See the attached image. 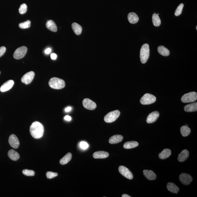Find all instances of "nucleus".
<instances>
[{
  "label": "nucleus",
  "mask_w": 197,
  "mask_h": 197,
  "mask_svg": "<svg viewBox=\"0 0 197 197\" xmlns=\"http://www.w3.org/2000/svg\"><path fill=\"white\" fill-rule=\"evenodd\" d=\"M189 156V152L188 150L185 149L179 154L178 157V160L179 162H183L185 161L188 159Z\"/></svg>",
  "instance_id": "17"
},
{
  "label": "nucleus",
  "mask_w": 197,
  "mask_h": 197,
  "mask_svg": "<svg viewBox=\"0 0 197 197\" xmlns=\"http://www.w3.org/2000/svg\"><path fill=\"white\" fill-rule=\"evenodd\" d=\"M46 26L49 30L53 32H56L57 30V26L55 23L52 20H49L47 22Z\"/></svg>",
  "instance_id": "21"
},
{
  "label": "nucleus",
  "mask_w": 197,
  "mask_h": 197,
  "mask_svg": "<svg viewBox=\"0 0 197 197\" xmlns=\"http://www.w3.org/2000/svg\"><path fill=\"white\" fill-rule=\"evenodd\" d=\"M51 58L53 60H55L57 58V55L55 53H52L50 55Z\"/></svg>",
  "instance_id": "38"
},
{
  "label": "nucleus",
  "mask_w": 197,
  "mask_h": 197,
  "mask_svg": "<svg viewBox=\"0 0 197 197\" xmlns=\"http://www.w3.org/2000/svg\"><path fill=\"white\" fill-rule=\"evenodd\" d=\"M139 143L136 141H128L124 143V147L126 149H131L139 146Z\"/></svg>",
  "instance_id": "26"
},
{
  "label": "nucleus",
  "mask_w": 197,
  "mask_h": 197,
  "mask_svg": "<svg viewBox=\"0 0 197 197\" xmlns=\"http://www.w3.org/2000/svg\"><path fill=\"white\" fill-rule=\"evenodd\" d=\"M191 129L188 126H183L180 128V132L182 136L186 137L190 135L191 133Z\"/></svg>",
  "instance_id": "29"
},
{
  "label": "nucleus",
  "mask_w": 197,
  "mask_h": 197,
  "mask_svg": "<svg viewBox=\"0 0 197 197\" xmlns=\"http://www.w3.org/2000/svg\"><path fill=\"white\" fill-rule=\"evenodd\" d=\"M171 155V150L168 149H165L159 154V157L161 159H164L169 157Z\"/></svg>",
  "instance_id": "23"
},
{
  "label": "nucleus",
  "mask_w": 197,
  "mask_h": 197,
  "mask_svg": "<svg viewBox=\"0 0 197 197\" xmlns=\"http://www.w3.org/2000/svg\"><path fill=\"white\" fill-rule=\"evenodd\" d=\"M30 26L31 21L29 20H27L25 22L21 23L19 25V27L22 29H27V28H30Z\"/></svg>",
  "instance_id": "31"
},
{
  "label": "nucleus",
  "mask_w": 197,
  "mask_h": 197,
  "mask_svg": "<svg viewBox=\"0 0 197 197\" xmlns=\"http://www.w3.org/2000/svg\"><path fill=\"white\" fill-rule=\"evenodd\" d=\"M80 147L83 149H86L88 147V143L85 142H81L80 143Z\"/></svg>",
  "instance_id": "36"
},
{
  "label": "nucleus",
  "mask_w": 197,
  "mask_h": 197,
  "mask_svg": "<svg viewBox=\"0 0 197 197\" xmlns=\"http://www.w3.org/2000/svg\"><path fill=\"white\" fill-rule=\"evenodd\" d=\"M179 180L183 184L188 185L192 181L193 178L189 174L182 173L180 175Z\"/></svg>",
  "instance_id": "9"
},
{
  "label": "nucleus",
  "mask_w": 197,
  "mask_h": 197,
  "mask_svg": "<svg viewBox=\"0 0 197 197\" xmlns=\"http://www.w3.org/2000/svg\"><path fill=\"white\" fill-rule=\"evenodd\" d=\"M122 197H131L130 196L127 195V194H123L122 195Z\"/></svg>",
  "instance_id": "42"
},
{
  "label": "nucleus",
  "mask_w": 197,
  "mask_h": 197,
  "mask_svg": "<svg viewBox=\"0 0 197 197\" xmlns=\"http://www.w3.org/2000/svg\"><path fill=\"white\" fill-rule=\"evenodd\" d=\"M6 51V48L5 46H2L0 47V57L2 56L5 53Z\"/></svg>",
  "instance_id": "37"
},
{
  "label": "nucleus",
  "mask_w": 197,
  "mask_h": 197,
  "mask_svg": "<svg viewBox=\"0 0 197 197\" xmlns=\"http://www.w3.org/2000/svg\"><path fill=\"white\" fill-rule=\"evenodd\" d=\"M35 73L34 72L30 71L25 74L21 78V81L24 83L28 85L30 84L34 78Z\"/></svg>",
  "instance_id": "10"
},
{
  "label": "nucleus",
  "mask_w": 197,
  "mask_h": 197,
  "mask_svg": "<svg viewBox=\"0 0 197 197\" xmlns=\"http://www.w3.org/2000/svg\"><path fill=\"white\" fill-rule=\"evenodd\" d=\"M94 158L96 159H103L108 158L109 156L108 153L105 151H97L93 154Z\"/></svg>",
  "instance_id": "15"
},
{
  "label": "nucleus",
  "mask_w": 197,
  "mask_h": 197,
  "mask_svg": "<svg viewBox=\"0 0 197 197\" xmlns=\"http://www.w3.org/2000/svg\"><path fill=\"white\" fill-rule=\"evenodd\" d=\"M123 139V136L120 135H113L110 138L109 142L112 144H116L121 142Z\"/></svg>",
  "instance_id": "18"
},
{
  "label": "nucleus",
  "mask_w": 197,
  "mask_h": 197,
  "mask_svg": "<svg viewBox=\"0 0 197 197\" xmlns=\"http://www.w3.org/2000/svg\"><path fill=\"white\" fill-rule=\"evenodd\" d=\"M44 129L42 124L38 122H34L31 125V135L34 139H40L43 135Z\"/></svg>",
  "instance_id": "1"
},
{
  "label": "nucleus",
  "mask_w": 197,
  "mask_h": 197,
  "mask_svg": "<svg viewBox=\"0 0 197 197\" xmlns=\"http://www.w3.org/2000/svg\"><path fill=\"white\" fill-rule=\"evenodd\" d=\"M0 73H1V72H0Z\"/></svg>",
  "instance_id": "45"
},
{
  "label": "nucleus",
  "mask_w": 197,
  "mask_h": 197,
  "mask_svg": "<svg viewBox=\"0 0 197 197\" xmlns=\"http://www.w3.org/2000/svg\"><path fill=\"white\" fill-rule=\"evenodd\" d=\"M158 51L161 55L164 56H167L170 54L169 50L165 47L163 46H159L158 48Z\"/></svg>",
  "instance_id": "28"
},
{
  "label": "nucleus",
  "mask_w": 197,
  "mask_h": 197,
  "mask_svg": "<svg viewBox=\"0 0 197 197\" xmlns=\"http://www.w3.org/2000/svg\"><path fill=\"white\" fill-rule=\"evenodd\" d=\"M159 116V114L157 111L153 112L147 116V122L148 124H152L157 120Z\"/></svg>",
  "instance_id": "13"
},
{
  "label": "nucleus",
  "mask_w": 197,
  "mask_h": 197,
  "mask_svg": "<svg viewBox=\"0 0 197 197\" xmlns=\"http://www.w3.org/2000/svg\"><path fill=\"white\" fill-rule=\"evenodd\" d=\"M28 51V48L25 46H22L16 49L15 51L14 55V58L19 60L22 58L26 54Z\"/></svg>",
  "instance_id": "7"
},
{
  "label": "nucleus",
  "mask_w": 197,
  "mask_h": 197,
  "mask_svg": "<svg viewBox=\"0 0 197 197\" xmlns=\"http://www.w3.org/2000/svg\"><path fill=\"white\" fill-rule=\"evenodd\" d=\"M184 6V4L181 3L178 6L175 12V16H178L182 14Z\"/></svg>",
  "instance_id": "33"
},
{
  "label": "nucleus",
  "mask_w": 197,
  "mask_h": 197,
  "mask_svg": "<svg viewBox=\"0 0 197 197\" xmlns=\"http://www.w3.org/2000/svg\"><path fill=\"white\" fill-rule=\"evenodd\" d=\"M197 100V93L196 92H192L186 93L182 96L181 100L184 103L192 102Z\"/></svg>",
  "instance_id": "6"
},
{
  "label": "nucleus",
  "mask_w": 197,
  "mask_h": 197,
  "mask_svg": "<svg viewBox=\"0 0 197 197\" xmlns=\"http://www.w3.org/2000/svg\"><path fill=\"white\" fill-rule=\"evenodd\" d=\"M186 126H188V124H186L185 125Z\"/></svg>",
  "instance_id": "43"
},
{
  "label": "nucleus",
  "mask_w": 197,
  "mask_h": 197,
  "mask_svg": "<svg viewBox=\"0 0 197 197\" xmlns=\"http://www.w3.org/2000/svg\"><path fill=\"white\" fill-rule=\"evenodd\" d=\"M149 55V45L147 44H143L141 49L140 52V60L142 63L145 64L147 62Z\"/></svg>",
  "instance_id": "3"
},
{
  "label": "nucleus",
  "mask_w": 197,
  "mask_h": 197,
  "mask_svg": "<svg viewBox=\"0 0 197 197\" xmlns=\"http://www.w3.org/2000/svg\"><path fill=\"white\" fill-rule=\"evenodd\" d=\"M167 188L169 191L173 193L177 194L179 191V188L172 183H169L167 185Z\"/></svg>",
  "instance_id": "22"
},
{
  "label": "nucleus",
  "mask_w": 197,
  "mask_h": 197,
  "mask_svg": "<svg viewBox=\"0 0 197 197\" xmlns=\"http://www.w3.org/2000/svg\"><path fill=\"white\" fill-rule=\"evenodd\" d=\"M9 142L11 147L14 149H17L19 145V142L15 135L12 134L9 138Z\"/></svg>",
  "instance_id": "12"
},
{
  "label": "nucleus",
  "mask_w": 197,
  "mask_h": 197,
  "mask_svg": "<svg viewBox=\"0 0 197 197\" xmlns=\"http://www.w3.org/2000/svg\"><path fill=\"white\" fill-rule=\"evenodd\" d=\"M64 120L67 121H70L71 120L72 118L70 116H65L64 118Z\"/></svg>",
  "instance_id": "39"
},
{
  "label": "nucleus",
  "mask_w": 197,
  "mask_h": 197,
  "mask_svg": "<svg viewBox=\"0 0 197 197\" xmlns=\"http://www.w3.org/2000/svg\"><path fill=\"white\" fill-rule=\"evenodd\" d=\"M196 30H197V26H196Z\"/></svg>",
  "instance_id": "44"
},
{
  "label": "nucleus",
  "mask_w": 197,
  "mask_h": 197,
  "mask_svg": "<svg viewBox=\"0 0 197 197\" xmlns=\"http://www.w3.org/2000/svg\"><path fill=\"white\" fill-rule=\"evenodd\" d=\"M52 49L50 48H48L45 50V52L46 54H49L51 52Z\"/></svg>",
  "instance_id": "40"
},
{
  "label": "nucleus",
  "mask_w": 197,
  "mask_h": 197,
  "mask_svg": "<svg viewBox=\"0 0 197 197\" xmlns=\"http://www.w3.org/2000/svg\"><path fill=\"white\" fill-rule=\"evenodd\" d=\"M8 155L9 157L13 161H17L19 158V155L18 153L13 149L10 150L9 151Z\"/></svg>",
  "instance_id": "24"
},
{
  "label": "nucleus",
  "mask_w": 197,
  "mask_h": 197,
  "mask_svg": "<svg viewBox=\"0 0 197 197\" xmlns=\"http://www.w3.org/2000/svg\"><path fill=\"white\" fill-rule=\"evenodd\" d=\"M185 111L187 112H193L197 111V103L195 102L188 104L184 107Z\"/></svg>",
  "instance_id": "19"
},
{
  "label": "nucleus",
  "mask_w": 197,
  "mask_h": 197,
  "mask_svg": "<svg viewBox=\"0 0 197 197\" xmlns=\"http://www.w3.org/2000/svg\"><path fill=\"white\" fill-rule=\"evenodd\" d=\"M72 158V155L71 153H68L66 155H65L60 160V164L64 165L66 164L67 163H69L71 159Z\"/></svg>",
  "instance_id": "27"
},
{
  "label": "nucleus",
  "mask_w": 197,
  "mask_h": 197,
  "mask_svg": "<svg viewBox=\"0 0 197 197\" xmlns=\"http://www.w3.org/2000/svg\"><path fill=\"white\" fill-rule=\"evenodd\" d=\"M152 21L154 26L158 27L160 26L161 24V21L157 14L154 13L152 16Z\"/></svg>",
  "instance_id": "30"
},
{
  "label": "nucleus",
  "mask_w": 197,
  "mask_h": 197,
  "mask_svg": "<svg viewBox=\"0 0 197 197\" xmlns=\"http://www.w3.org/2000/svg\"><path fill=\"white\" fill-rule=\"evenodd\" d=\"M83 106L84 108L89 110H94L96 108V103L88 98L84 99L83 101Z\"/></svg>",
  "instance_id": "11"
},
{
  "label": "nucleus",
  "mask_w": 197,
  "mask_h": 197,
  "mask_svg": "<svg viewBox=\"0 0 197 197\" xmlns=\"http://www.w3.org/2000/svg\"><path fill=\"white\" fill-rule=\"evenodd\" d=\"M156 100V98L153 95L147 93L145 94L141 99V104L143 105H149L153 104Z\"/></svg>",
  "instance_id": "5"
},
{
  "label": "nucleus",
  "mask_w": 197,
  "mask_h": 197,
  "mask_svg": "<svg viewBox=\"0 0 197 197\" xmlns=\"http://www.w3.org/2000/svg\"><path fill=\"white\" fill-rule=\"evenodd\" d=\"M14 84V81L13 80H8L1 86L0 88V91L2 92L7 91L11 89Z\"/></svg>",
  "instance_id": "14"
},
{
  "label": "nucleus",
  "mask_w": 197,
  "mask_h": 197,
  "mask_svg": "<svg viewBox=\"0 0 197 197\" xmlns=\"http://www.w3.org/2000/svg\"><path fill=\"white\" fill-rule=\"evenodd\" d=\"M27 11V6L26 4L25 3L22 4L19 9V12L21 14H25Z\"/></svg>",
  "instance_id": "32"
},
{
  "label": "nucleus",
  "mask_w": 197,
  "mask_h": 197,
  "mask_svg": "<svg viewBox=\"0 0 197 197\" xmlns=\"http://www.w3.org/2000/svg\"><path fill=\"white\" fill-rule=\"evenodd\" d=\"M22 173L24 175L28 176H34L35 175V172L33 170L24 169L22 171Z\"/></svg>",
  "instance_id": "34"
},
{
  "label": "nucleus",
  "mask_w": 197,
  "mask_h": 197,
  "mask_svg": "<svg viewBox=\"0 0 197 197\" xmlns=\"http://www.w3.org/2000/svg\"><path fill=\"white\" fill-rule=\"evenodd\" d=\"M119 171L123 176L130 180L133 179V175L131 171L126 167L124 166H120L119 167Z\"/></svg>",
  "instance_id": "8"
},
{
  "label": "nucleus",
  "mask_w": 197,
  "mask_h": 197,
  "mask_svg": "<svg viewBox=\"0 0 197 197\" xmlns=\"http://www.w3.org/2000/svg\"><path fill=\"white\" fill-rule=\"evenodd\" d=\"M120 115V111L116 110L108 113L104 116V120L106 123H112L117 120Z\"/></svg>",
  "instance_id": "4"
},
{
  "label": "nucleus",
  "mask_w": 197,
  "mask_h": 197,
  "mask_svg": "<svg viewBox=\"0 0 197 197\" xmlns=\"http://www.w3.org/2000/svg\"><path fill=\"white\" fill-rule=\"evenodd\" d=\"M143 173L145 176L149 180H153L156 179V174L151 170H143Z\"/></svg>",
  "instance_id": "16"
},
{
  "label": "nucleus",
  "mask_w": 197,
  "mask_h": 197,
  "mask_svg": "<svg viewBox=\"0 0 197 197\" xmlns=\"http://www.w3.org/2000/svg\"><path fill=\"white\" fill-rule=\"evenodd\" d=\"M49 86L53 89H61L64 88L65 84L64 80L57 77H53L49 82Z\"/></svg>",
  "instance_id": "2"
},
{
  "label": "nucleus",
  "mask_w": 197,
  "mask_h": 197,
  "mask_svg": "<svg viewBox=\"0 0 197 197\" xmlns=\"http://www.w3.org/2000/svg\"><path fill=\"white\" fill-rule=\"evenodd\" d=\"M71 110H72V108H71V107H68V108H66L65 110V112H69L70 111H71Z\"/></svg>",
  "instance_id": "41"
},
{
  "label": "nucleus",
  "mask_w": 197,
  "mask_h": 197,
  "mask_svg": "<svg viewBox=\"0 0 197 197\" xmlns=\"http://www.w3.org/2000/svg\"><path fill=\"white\" fill-rule=\"evenodd\" d=\"M46 175L48 179H51L57 176L58 175V173H57L52 172V171H48L46 173Z\"/></svg>",
  "instance_id": "35"
},
{
  "label": "nucleus",
  "mask_w": 197,
  "mask_h": 197,
  "mask_svg": "<svg viewBox=\"0 0 197 197\" xmlns=\"http://www.w3.org/2000/svg\"><path fill=\"white\" fill-rule=\"evenodd\" d=\"M72 28L75 34L77 35H79L81 34L82 28L79 24L76 23H73L72 24Z\"/></svg>",
  "instance_id": "25"
},
{
  "label": "nucleus",
  "mask_w": 197,
  "mask_h": 197,
  "mask_svg": "<svg viewBox=\"0 0 197 197\" xmlns=\"http://www.w3.org/2000/svg\"><path fill=\"white\" fill-rule=\"evenodd\" d=\"M128 19L130 23L135 24L139 21V17L134 13H130L128 15Z\"/></svg>",
  "instance_id": "20"
}]
</instances>
